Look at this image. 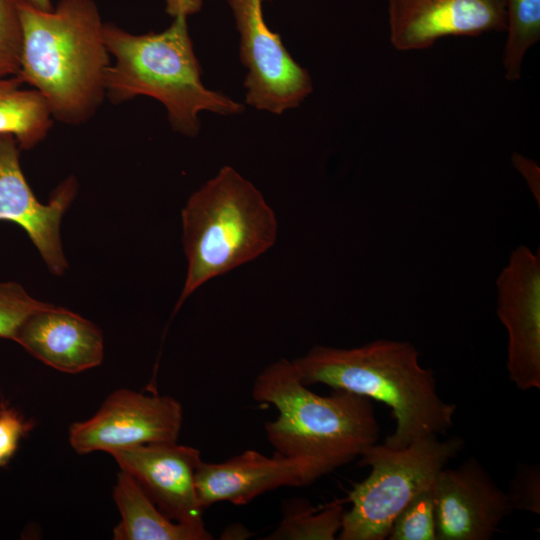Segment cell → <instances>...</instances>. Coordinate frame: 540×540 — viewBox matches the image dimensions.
Returning <instances> with one entry per match:
<instances>
[{
	"instance_id": "cell-5",
	"label": "cell",
	"mask_w": 540,
	"mask_h": 540,
	"mask_svg": "<svg viewBox=\"0 0 540 540\" xmlns=\"http://www.w3.org/2000/svg\"><path fill=\"white\" fill-rule=\"evenodd\" d=\"M181 222L187 271L174 314L202 285L268 251L278 234L262 192L228 165L192 193Z\"/></svg>"
},
{
	"instance_id": "cell-10",
	"label": "cell",
	"mask_w": 540,
	"mask_h": 540,
	"mask_svg": "<svg viewBox=\"0 0 540 540\" xmlns=\"http://www.w3.org/2000/svg\"><path fill=\"white\" fill-rule=\"evenodd\" d=\"M19 145L12 134H0V221L20 226L28 235L48 270L57 276L68 269L61 237V220L78 191L70 176L41 203L29 186L20 164Z\"/></svg>"
},
{
	"instance_id": "cell-16",
	"label": "cell",
	"mask_w": 540,
	"mask_h": 540,
	"mask_svg": "<svg viewBox=\"0 0 540 540\" xmlns=\"http://www.w3.org/2000/svg\"><path fill=\"white\" fill-rule=\"evenodd\" d=\"M113 498L121 515L116 540H211L205 525H189L166 517L126 472L117 474Z\"/></svg>"
},
{
	"instance_id": "cell-15",
	"label": "cell",
	"mask_w": 540,
	"mask_h": 540,
	"mask_svg": "<svg viewBox=\"0 0 540 540\" xmlns=\"http://www.w3.org/2000/svg\"><path fill=\"white\" fill-rule=\"evenodd\" d=\"M14 342L42 363L69 374L99 366L104 356L97 325L50 303L26 318Z\"/></svg>"
},
{
	"instance_id": "cell-4",
	"label": "cell",
	"mask_w": 540,
	"mask_h": 540,
	"mask_svg": "<svg viewBox=\"0 0 540 540\" xmlns=\"http://www.w3.org/2000/svg\"><path fill=\"white\" fill-rule=\"evenodd\" d=\"M255 401L278 411L265 432L275 452L304 458L327 474L360 456L379 439V424L367 397L344 390L315 394L299 379L290 360L266 366L252 386Z\"/></svg>"
},
{
	"instance_id": "cell-20",
	"label": "cell",
	"mask_w": 540,
	"mask_h": 540,
	"mask_svg": "<svg viewBox=\"0 0 540 540\" xmlns=\"http://www.w3.org/2000/svg\"><path fill=\"white\" fill-rule=\"evenodd\" d=\"M389 540H437L433 484L419 492L396 516Z\"/></svg>"
},
{
	"instance_id": "cell-11",
	"label": "cell",
	"mask_w": 540,
	"mask_h": 540,
	"mask_svg": "<svg viewBox=\"0 0 540 540\" xmlns=\"http://www.w3.org/2000/svg\"><path fill=\"white\" fill-rule=\"evenodd\" d=\"M437 540H489L512 513L507 493L471 457L433 483Z\"/></svg>"
},
{
	"instance_id": "cell-7",
	"label": "cell",
	"mask_w": 540,
	"mask_h": 540,
	"mask_svg": "<svg viewBox=\"0 0 540 540\" xmlns=\"http://www.w3.org/2000/svg\"><path fill=\"white\" fill-rule=\"evenodd\" d=\"M239 34L246 104L274 115L299 107L313 92L307 69L267 25L262 0H227Z\"/></svg>"
},
{
	"instance_id": "cell-6",
	"label": "cell",
	"mask_w": 540,
	"mask_h": 540,
	"mask_svg": "<svg viewBox=\"0 0 540 540\" xmlns=\"http://www.w3.org/2000/svg\"><path fill=\"white\" fill-rule=\"evenodd\" d=\"M458 436L440 440L438 435L420 438L402 449L372 444L361 456L360 466L371 472L354 485L344 512L340 540H384L401 510L422 490L431 486L438 473L463 448Z\"/></svg>"
},
{
	"instance_id": "cell-17",
	"label": "cell",
	"mask_w": 540,
	"mask_h": 540,
	"mask_svg": "<svg viewBox=\"0 0 540 540\" xmlns=\"http://www.w3.org/2000/svg\"><path fill=\"white\" fill-rule=\"evenodd\" d=\"M23 84L18 76L0 79V134H12L21 150H30L46 138L54 119L43 96Z\"/></svg>"
},
{
	"instance_id": "cell-9",
	"label": "cell",
	"mask_w": 540,
	"mask_h": 540,
	"mask_svg": "<svg viewBox=\"0 0 540 540\" xmlns=\"http://www.w3.org/2000/svg\"><path fill=\"white\" fill-rule=\"evenodd\" d=\"M497 315L507 330V371L522 390L540 388V254L524 245L496 280Z\"/></svg>"
},
{
	"instance_id": "cell-26",
	"label": "cell",
	"mask_w": 540,
	"mask_h": 540,
	"mask_svg": "<svg viewBox=\"0 0 540 540\" xmlns=\"http://www.w3.org/2000/svg\"><path fill=\"white\" fill-rule=\"evenodd\" d=\"M34 8L48 11L53 8L50 0H22Z\"/></svg>"
},
{
	"instance_id": "cell-3",
	"label": "cell",
	"mask_w": 540,
	"mask_h": 540,
	"mask_svg": "<svg viewBox=\"0 0 540 540\" xmlns=\"http://www.w3.org/2000/svg\"><path fill=\"white\" fill-rule=\"evenodd\" d=\"M173 18L165 30L146 34L104 23V42L114 59L106 74V97L115 104L138 96L153 98L165 108L175 132L194 138L201 130V113L236 116L245 107L205 86L187 16Z\"/></svg>"
},
{
	"instance_id": "cell-18",
	"label": "cell",
	"mask_w": 540,
	"mask_h": 540,
	"mask_svg": "<svg viewBox=\"0 0 540 540\" xmlns=\"http://www.w3.org/2000/svg\"><path fill=\"white\" fill-rule=\"evenodd\" d=\"M344 508L340 502L318 511L306 499L292 498L283 504L282 519L267 540H333L339 534Z\"/></svg>"
},
{
	"instance_id": "cell-12",
	"label": "cell",
	"mask_w": 540,
	"mask_h": 540,
	"mask_svg": "<svg viewBox=\"0 0 540 540\" xmlns=\"http://www.w3.org/2000/svg\"><path fill=\"white\" fill-rule=\"evenodd\" d=\"M388 17L390 42L398 51L506 29L505 0H389Z\"/></svg>"
},
{
	"instance_id": "cell-8",
	"label": "cell",
	"mask_w": 540,
	"mask_h": 540,
	"mask_svg": "<svg viewBox=\"0 0 540 540\" xmlns=\"http://www.w3.org/2000/svg\"><path fill=\"white\" fill-rule=\"evenodd\" d=\"M182 422V405L173 397L119 389L91 418L70 426L69 443L84 455L177 442Z\"/></svg>"
},
{
	"instance_id": "cell-19",
	"label": "cell",
	"mask_w": 540,
	"mask_h": 540,
	"mask_svg": "<svg viewBox=\"0 0 540 540\" xmlns=\"http://www.w3.org/2000/svg\"><path fill=\"white\" fill-rule=\"evenodd\" d=\"M507 38L503 50L505 78L517 81L528 50L540 39V0H505Z\"/></svg>"
},
{
	"instance_id": "cell-2",
	"label": "cell",
	"mask_w": 540,
	"mask_h": 540,
	"mask_svg": "<svg viewBox=\"0 0 540 540\" xmlns=\"http://www.w3.org/2000/svg\"><path fill=\"white\" fill-rule=\"evenodd\" d=\"M23 48L18 77L38 91L53 119L80 125L106 97L111 56L93 0H60L44 11L20 0Z\"/></svg>"
},
{
	"instance_id": "cell-22",
	"label": "cell",
	"mask_w": 540,
	"mask_h": 540,
	"mask_svg": "<svg viewBox=\"0 0 540 540\" xmlns=\"http://www.w3.org/2000/svg\"><path fill=\"white\" fill-rule=\"evenodd\" d=\"M48 304L33 298L17 282H0V338L14 341L26 318Z\"/></svg>"
},
{
	"instance_id": "cell-25",
	"label": "cell",
	"mask_w": 540,
	"mask_h": 540,
	"mask_svg": "<svg viewBox=\"0 0 540 540\" xmlns=\"http://www.w3.org/2000/svg\"><path fill=\"white\" fill-rule=\"evenodd\" d=\"M514 167L523 175L530 191L540 206V169L537 163L523 155L514 153L512 156Z\"/></svg>"
},
{
	"instance_id": "cell-21",
	"label": "cell",
	"mask_w": 540,
	"mask_h": 540,
	"mask_svg": "<svg viewBox=\"0 0 540 540\" xmlns=\"http://www.w3.org/2000/svg\"><path fill=\"white\" fill-rule=\"evenodd\" d=\"M22 48L20 0H0V79L18 75Z\"/></svg>"
},
{
	"instance_id": "cell-24",
	"label": "cell",
	"mask_w": 540,
	"mask_h": 540,
	"mask_svg": "<svg viewBox=\"0 0 540 540\" xmlns=\"http://www.w3.org/2000/svg\"><path fill=\"white\" fill-rule=\"evenodd\" d=\"M18 410L0 400V467L6 466L16 453L21 440L32 429Z\"/></svg>"
},
{
	"instance_id": "cell-1",
	"label": "cell",
	"mask_w": 540,
	"mask_h": 540,
	"mask_svg": "<svg viewBox=\"0 0 540 540\" xmlns=\"http://www.w3.org/2000/svg\"><path fill=\"white\" fill-rule=\"evenodd\" d=\"M306 385L324 384L386 404L396 421L384 444L402 449L429 435H446L456 405L437 392L432 370L407 341L379 339L343 349L316 345L291 361Z\"/></svg>"
},
{
	"instance_id": "cell-14",
	"label": "cell",
	"mask_w": 540,
	"mask_h": 540,
	"mask_svg": "<svg viewBox=\"0 0 540 540\" xmlns=\"http://www.w3.org/2000/svg\"><path fill=\"white\" fill-rule=\"evenodd\" d=\"M327 472L318 464L276 453L269 457L255 450L221 463L201 461L195 475L199 503L203 509L228 501L245 505L259 495L280 487H303Z\"/></svg>"
},
{
	"instance_id": "cell-23",
	"label": "cell",
	"mask_w": 540,
	"mask_h": 540,
	"mask_svg": "<svg viewBox=\"0 0 540 540\" xmlns=\"http://www.w3.org/2000/svg\"><path fill=\"white\" fill-rule=\"evenodd\" d=\"M514 510L540 514V466L518 465L506 492Z\"/></svg>"
},
{
	"instance_id": "cell-13",
	"label": "cell",
	"mask_w": 540,
	"mask_h": 540,
	"mask_svg": "<svg viewBox=\"0 0 540 540\" xmlns=\"http://www.w3.org/2000/svg\"><path fill=\"white\" fill-rule=\"evenodd\" d=\"M169 519L204 525L195 486L199 449L177 442L154 443L110 454Z\"/></svg>"
}]
</instances>
